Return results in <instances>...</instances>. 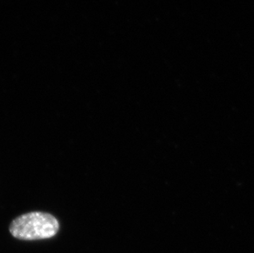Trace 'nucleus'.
<instances>
[{
	"instance_id": "f257e3e1",
	"label": "nucleus",
	"mask_w": 254,
	"mask_h": 253,
	"mask_svg": "<svg viewBox=\"0 0 254 253\" xmlns=\"http://www.w3.org/2000/svg\"><path fill=\"white\" fill-rule=\"evenodd\" d=\"M60 224L49 213L29 212L12 220L9 231L12 236L21 240H39L56 236Z\"/></svg>"
}]
</instances>
